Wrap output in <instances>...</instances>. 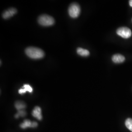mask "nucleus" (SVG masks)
Segmentation results:
<instances>
[{"label": "nucleus", "mask_w": 132, "mask_h": 132, "mask_svg": "<svg viewBox=\"0 0 132 132\" xmlns=\"http://www.w3.org/2000/svg\"><path fill=\"white\" fill-rule=\"evenodd\" d=\"M26 54L28 56L33 59H39L45 56V53L41 49L37 47H28L25 50Z\"/></svg>", "instance_id": "obj_1"}, {"label": "nucleus", "mask_w": 132, "mask_h": 132, "mask_svg": "<svg viewBox=\"0 0 132 132\" xmlns=\"http://www.w3.org/2000/svg\"><path fill=\"white\" fill-rule=\"evenodd\" d=\"M38 22L40 25L44 27H48L52 26L54 24V18L51 16L46 14H43L39 17Z\"/></svg>", "instance_id": "obj_2"}, {"label": "nucleus", "mask_w": 132, "mask_h": 132, "mask_svg": "<svg viewBox=\"0 0 132 132\" xmlns=\"http://www.w3.org/2000/svg\"><path fill=\"white\" fill-rule=\"evenodd\" d=\"M81 12L80 6L77 3L71 4L68 9V12L70 17L72 18H76L80 15Z\"/></svg>", "instance_id": "obj_3"}, {"label": "nucleus", "mask_w": 132, "mask_h": 132, "mask_svg": "<svg viewBox=\"0 0 132 132\" xmlns=\"http://www.w3.org/2000/svg\"><path fill=\"white\" fill-rule=\"evenodd\" d=\"M117 33L119 36L125 39L130 38L132 36L131 29L127 27H121L117 30Z\"/></svg>", "instance_id": "obj_4"}, {"label": "nucleus", "mask_w": 132, "mask_h": 132, "mask_svg": "<svg viewBox=\"0 0 132 132\" xmlns=\"http://www.w3.org/2000/svg\"><path fill=\"white\" fill-rule=\"evenodd\" d=\"M17 12V11L16 9L14 8H10L5 11L3 13L2 16L4 19H9L16 14Z\"/></svg>", "instance_id": "obj_5"}, {"label": "nucleus", "mask_w": 132, "mask_h": 132, "mask_svg": "<svg viewBox=\"0 0 132 132\" xmlns=\"http://www.w3.org/2000/svg\"><path fill=\"white\" fill-rule=\"evenodd\" d=\"M32 115L34 118L38 119L39 120H41L42 119L41 109L38 106L35 107L32 112Z\"/></svg>", "instance_id": "obj_6"}, {"label": "nucleus", "mask_w": 132, "mask_h": 132, "mask_svg": "<svg viewBox=\"0 0 132 132\" xmlns=\"http://www.w3.org/2000/svg\"><path fill=\"white\" fill-rule=\"evenodd\" d=\"M112 61L114 63H117V64H119V63H123L125 61V58L121 54H116L112 56Z\"/></svg>", "instance_id": "obj_7"}, {"label": "nucleus", "mask_w": 132, "mask_h": 132, "mask_svg": "<svg viewBox=\"0 0 132 132\" xmlns=\"http://www.w3.org/2000/svg\"><path fill=\"white\" fill-rule=\"evenodd\" d=\"M77 53L81 56H88L90 55V52L89 51L81 47H78L77 49Z\"/></svg>", "instance_id": "obj_8"}, {"label": "nucleus", "mask_w": 132, "mask_h": 132, "mask_svg": "<svg viewBox=\"0 0 132 132\" xmlns=\"http://www.w3.org/2000/svg\"><path fill=\"white\" fill-rule=\"evenodd\" d=\"M15 107L18 111L23 110L26 107V105L21 101H17L15 104Z\"/></svg>", "instance_id": "obj_9"}, {"label": "nucleus", "mask_w": 132, "mask_h": 132, "mask_svg": "<svg viewBox=\"0 0 132 132\" xmlns=\"http://www.w3.org/2000/svg\"><path fill=\"white\" fill-rule=\"evenodd\" d=\"M32 122L28 119L25 120L23 123H21L20 127L22 129H26L28 127H31Z\"/></svg>", "instance_id": "obj_10"}, {"label": "nucleus", "mask_w": 132, "mask_h": 132, "mask_svg": "<svg viewBox=\"0 0 132 132\" xmlns=\"http://www.w3.org/2000/svg\"><path fill=\"white\" fill-rule=\"evenodd\" d=\"M125 125L128 129L132 132V119L127 118L125 121Z\"/></svg>", "instance_id": "obj_11"}, {"label": "nucleus", "mask_w": 132, "mask_h": 132, "mask_svg": "<svg viewBox=\"0 0 132 132\" xmlns=\"http://www.w3.org/2000/svg\"><path fill=\"white\" fill-rule=\"evenodd\" d=\"M24 88L26 90V91H28L29 93H32L33 91L32 87L28 84H24Z\"/></svg>", "instance_id": "obj_12"}, {"label": "nucleus", "mask_w": 132, "mask_h": 132, "mask_svg": "<svg viewBox=\"0 0 132 132\" xmlns=\"http://www.w3.org/2000/svg\"><path fill=\"white\" fill-rule=\"evenodd\" d=\"M19 116H22V117H24V116L26 115V112L23 111V110H21V111H19L18 113H17Z\"/></svg>", "instance_id": "obj_13"}, {"label": "nucleus", "mask_w": 132, "mask_h": 132, "mask_svg": "<svg viewBox=\"0 0 132 132\" xmlns=\"http://www.w3.org/2000/svg\"><path fill=\"white\" fill-rule=\"evenodd\" d=\"M26 92H27L26 90H25L24 88L21 89L19 90V93L20 94H24L26 93Z\"/></svg>", "instance_id": "obj_14"}, {"label": "nucleus", "mask_w": 132, "mask_h": 132, "mask_svg": "<svg viewBox=\"0 0 132 132\" xmlns=\"http://www.w3.org/2000/svg\"><path fill=\"white\" fill-rule=\"evenodd\" d=\"M37 126H38V124H37V123L36 122H32L31 127H36Z\"/></svg>", "instance_id": "obj_15"}, {"label": "nucleus", "mask_w": 132, "mask_h": 132, "mask_svg": "<svg viewBox=\"0 0 132 132\" xmlns=\"http://www.w3.org/2000/svg\"><path fill=\"white\" fill-rule=\"evenodd\" d=\"M129 5L131 7H132V0L129 1Z\"/></svg>", "instance_id": "obj_16"}]
</instances>
